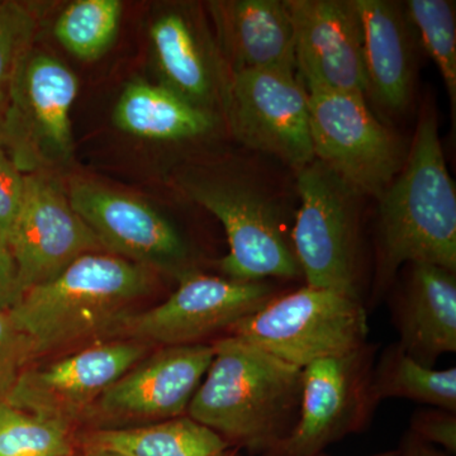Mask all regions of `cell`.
<instances>
[{
	"label": "cell",
	"instance_id": "obj_1",
	"mask_svg": "<svg viewBox=\"0 0 456 456\" xmlns=\"http://www.w3.org/2000/svg\"><path fill=\"white\" fill-rule=\"evenodd\" d=\"M188 406V416L228 445L260 456L288 436L298 419L302 369L228 335Z\"/></svg>",
	"mask_w": 456,
	"mask_h": 456
},
{
	"label": "cell",
	"instance_id": "obj_2",
	"mask_svg": "<svg viewBox=\"0 0 456 456\" xmlns=\"http://www.w3.org/2000/svg\"><path fill=\"white\" fill-rule=\"evenodd\" d=\"M378 200L377 292L404 264L455 272V185L431 110L417 125L403 167Z\"/></svg>",
	"mask_w": 456,
	"mask_h": 456
},
{
	"label": "cell",
	"instance_id": "obj_3",
	"mask_svg": "<svg viewBox=\"0 0 456 456\" xmlns=\"http://www.w3.org/2000/svg\"><path fill=\"white\" fill-rule=\"evenodd\" d=\"M155 272L110 253L83 255L46 283L20 296L11 311L37 359L89 338H107L134 303L154 288Z\"/></svg>",
	"mask_w": 456,
	"mask_h": 456
},
{
	"label": "cell",
	"instance_id": "obj_4",
	"mask_svg": "<svg viewBox=\"0 0 456 456\" xmlns=\"http://www.w3.org/2000/svg\"><path fill=\"white\" fill-rule=\"evenodd\" d=\"M241 338L281 362L305 368L368 345V317L358 298L310 287L273 298L231 327Z\"/></svg>",
	"mask_w": 456,
	"mask_h": 456
},
{
	"label": "cell",
	"instance_id": "obj_5",
	"mask_svg": "<svg viewBox=\"0 0 456 456\" xmlns=\"http://www.w3.org/2000/svg\"><path fill=\"white\" fill-rule=\"evenodd\" d=\"M292 248L307 285L359 296V193L314 159L299 169Z\"/></svg>",
	"mask_w": 456,
	"mask_h": 456
},
{
	"label": "cell",
	"instance_id": "obj_6",
	"mask_svg": "<svg viewBox=\"0 0 456 456\" xmlns=\"http://www.w3.org/2000/svg\"><path fill=\"white\" fill-rule=\"evenodd\" d=\"M314 159L356 193L379 198L398 175L403 146L378 121L364 95L307 90Z\"/></svg>",
	"mask_w": 456,
	"mask_h": 456
},
{
	"label": "cell",
	"instance_id": "obj_7",
	"mask_svg": "<svg viewBox=\"0 0 456 456\" xmlns=\"http://www.w3.org/2000/svg\"><path fill=\"white\" fill-rule=\"evenodd\" d=\"M77 90V77L56 57L28 50L20 59L0 122V145L20 170L71 158Z\"/></svg>",
	"mask_w": 456,
	"mask_h": 456
},
{
	"label": "cell",
	"instance_id": "obj_8",
	"mask_svg": "<svg viewBox=\"0 0 456 456\" xmlns=\"http://www.w3.org/2000/svg\"><path fill=\"white\" fill-rule=\"evenodd\" d=\"M274 298L265 281L189 273L167 301L123 317L108 338L142 342L149 346L203 344L204 338L255 314Z\"/></svg>",
	"mask_w": 456,
	"mask_h": 456
},
{
	"label": "cell",
	"instance_id": "obj_9",
	"mask_svg": "<svg viewBox=\"0 0 456 456\" xmlns=\"http://www.w3.org/2000/svg\"><path fill=\"white\" fill-rule=\"evenodd\" d=\"M184 191L211 212L226 231L228 254L221 260L227 278L264 281L302 274L292 245L285 240L277 207L245 180L188 178Z\"/></svg>",
	"mask_w": 456,
	"mask_h": 456
},
{
	"label": "cell",
	"instance_id": "obj_10",
	"mask_svg": "<svg viewBox=\"0 0 456 456\" xmlns=\"http://www.w3.org/2000/svg\"><path fill=\"white\" fill-rule=\"evenodd\" d=\"M373 370L374 350L369 344L303 368L298 419L287 437L260 456H318L362 431L377 406L371 395Z\"/></svg>",
	"mask_w": 456,
	"mask_h": 456
},
{
	"label": "cell",
	"instance_id": "obj_11",
	"mask_svg": "<svg viewBox=\"0 0 456 456\" xmlns=\"http://www.w3.org/2000/svg\"><path fill=\"white\" fill-rule=\"evenodd\" d=\"M222 104L231 131L246 146L298 170L314 160L307 90L296 74L228 73Z\"/></svg>",
	"mask_w": 456,
	"mask_h": 456
},
{
	"label": "cell",
	"instance_id": "obj_12",
	"mask_svg": "<svg viewBox=\"0 0 456 456\" xmlns=\"http://www.w3.org/2000/svg\"><path fill=\"white\" fill-rule=\"evenodd\" d=\"M149 350L151 346L142 342L113 338L47 364H31L18 378L7 404L74 428Z\"/></svg>",
	"mask_w": 456,
	"mask_h": 456
},
{
	"label": "cell",
	"instance_id": "obj_13",
	"mask_svg": "<svg viewBox=\"0 0 456 456\" xmlns=\"http://www.w3.org/2000/svg\"><path fill=\"white\" fill-rule=\"evenodd\" d=\"M208 344L160 347L122 375L93 404L92 428L155 424L183 416L211 365Z\"/></svg>",
	"mask_w": 456,
	"mask_h": 456
},
{
	"label": "cell",
	"instance_id": "obj_14",
	"mask_svg": "<svg viewBox=\"0 0 456 456\" xmlns=\"http://www.w3.org/2000/svg\"><path fill=\"white\" fill-rule=\"evenodd\" d=\"M69 202L106 253L178 279L189 274V248L154 207L88 180H75Z\"/></svg>",
	"mask_w": 456,
	"mask_h": 456
},
{
	"label": "cell",
	"instance_id": "obj_15",
	"mask_svg": "<svg viewBox=\"0 0 456 456\" xmlns=\"http://www.w3.org/2000/svg\"><path fill=\"white\" fill-rule=\"evenodd\" d=\"M7 245L16 265L20 296L57 277L83 255L104 250L68 196L41 174L26 175L22 206Z\"/></svg>",
	"mask_w": 456,
	"mask_h": 456
},
{
	"label": "cell",
	"instance_id": "obj_16",
	"mask_svg": "<svg viewBox=\"0 0 456 456\" xmlns=\"http://www.w3.org/2000/svg\"><path fill=\"white\" fill-rule=\"evenodd\" d=\"M296 70L305 90L367 95L362 26L356 0H285Z\"/></svg>",
	"mask_w": 456,
	"mask_h": 456
},
{
	"label": "cell",
	"instance_id": "obj_17",
	"mask_svg": "<svg viewBox=\"0 0 456 456\" xmlns=\"http://www.w3.org/2000/svg\"><path fill=\"white\" fill-rule=\"evenodd\" d=\"M209 11L230 73L296 71L293 23L285 0L212 2Z\"/></svg>",
	"mask_w": 456,
	"mask_h": 456
},
{
	"label": "cell",
	"instance_id": "obj_18",
	"mask_svg": "<svg viewBox=\"0 0 456 456\" xmlns=\"http://www.w3.org/2000/svg\"><path fill=\"white\" fill-rule=\"evenodd\" d=\"M356 5L362 18L367 94L386 112L402 113L415 89V28L399 3L356 0Z\"/></svg>",
	"mask_w": 456,
	"mask_h": 456
},
{
	"label": "cell",
	"instance_id": "obj_19",
	"mask_svg": "<svg viewBox=\"0 0 456 456\" xmlns=\"http://www.w3.org/2000/svg\"><path fill=\"white\" fill-rule=\"evenodd\" d=\"M150 40L161 86L191 106L212 113L224 102L226 79H222L211 44L187 12H165L150 27Z\"/></svg>",
	"mask_w": 456,
	"mask_h": 456
},
{
	"label": "cell",
	"instance_id": "obj_20",
	"mask_svg": "<svg viewBox=\"0 0 456 456\" xmlns=\"http://www.w3.org/2000/svg\"><path fill=\"white\" fill-rule=\"evenodd\" d=\"M398 310L399 346L425 367L456 351L455 272L434 264H411Z\"/></svg>",
	"mask_w": 456,
	"mask_h": 456
},
{
	"label": "cell",
	"instance_id": "obj_21",
	"mask_svg": "<svg viewBox=\"0 0 456 456\" xmlns=\"http://www.w3.org/2000/svg\"><path fill=\"white\" fill-rule=\"evenodd\" d=\"M117 128L150 141H184L212 130L213 114L191 106L161 84L132 82L113 110Z\"/></svg>",
	"mask_w": 456,
	"mask_h": 456
},
{
	"label": "cell",
	"instance_id": "obj_22",
	"mask_svg": "<svg viewBox=\"0 0 456 456\" xmlns=\"http://www.w3.org/2000/svg\"><path fill=\"white\" fill-rule=\"evenodd\" d=\"M77 450H110L125 456H224L231 446L189 416L121 428H89L75 436Z\"/></svg>",
	"mask_w": 456,
	"mask_h": 456
},
{
	"label": "cell",
	"instance_id": "obj_23",
	"mask_svg": "<svg viewBox=\"0 0 456 456\" xmlns=\"http://www.w3.org/2000/svg\"><path fill=\"white\" fill-rule=\"evenodd\" d=\"M371 395L375 404L386 398H406L455 413L456 369L425 367L393 345L374 367Z\"/></svg>",
	"mask_w": 456,
	"mask_h": 456
},
{
	"label": "cell",
	"instance_id": "obj_24",
	"mask_svg": "<svg viewBox=\"0 0 456 456\" xmlns=\"http://www.w3.org/2000/svg\"><path fill=\"white\" fill-rule=\"evenodd\" d=\"M121 17L122 3L118 0H77L57 18L53 33L71 55L93 61L112 46Z\"/></svg>",
	"mask_w": 456,
	"mask_h": 456
},
{
	"label": "cell",
	"instance_id": "obj_25",
	"mask_svg": "<svg viewBox=\"0 0 456 456\" xmlns=\"http://www.w3.org/2000/svg\"><path fill=\"white\" fill-rule=\"evenodd\" d=\"M75 436L70 426L0 406V456H75Z\"/></svg>",
	"mask_w": 456,
	"mask_h": 456
},
{
	"label": "cell",
	"instance_id": "obj_26",
	"mask_svg": "<svg viewBox=\"0 0 456 456\" xmlns=\"http://www.w3.org/2000/svg\"><path fill=\"white\" fill-rule=\"evenodd\" d=\"M422 46L439 68L452 108L456 103L455 3L449 0H408L403 5Z\"/></svg>",
	"mask_w": 456,
	"mask_h": 456
},
{
	"label": "cell",
	"instance_id": "obj_27",
	"mask_svg": "<svg viewBox=\"0 0 456 456\" xmlns=\"http://www.w3.org/2000/svg\"><path fill=\"white\" fill-rule=\"evenodd\" d=\"M35 28V18L23 5L0 2V110L7 103L12 80Z\"/></svg>",
	"mask_w": 456,
	"mask_h": 456
},
{
	"label": "cell",
	"instance_id": "obj_28",
	"mask_svg": "<svg viewBox=\"0 0 456 456\" xmlns=\"http://www.w3.org/2000/svg\"><path fill=\"white\" fill-rule=\"evenodd\" d=\"M37 359L29 336L8 311H0V406L7 403L18 378Z\"/></svg>",
	"mask_w": 456,
	"mask_h": 456
},
{
	"label": "cell",
	"instance_id": "obj_29",
	"mask_svg": "<svg viewBox=\"0 0 456 456\" xmlns=\"http://www.w3.org/2000/svg\"><path fill=\"white\" fill-rule=\"evenodd\" d=\"M25 183V174L0 145V237L5 244L22 206Z\"/></svg>",
	"mask_w": 456,
	"mask_h": 456
},
{
	"label": "cell",
	"instance_id": "obj_30",
	"mask_svg": "<svg viewBox=\"0 0 456 456\" xmlns=\"http://www.w3.org/2000/svg\"><path fill=\"white\" fill-rule=\"evenodd\" d=\"M411 434L430 445L440 446L450 455L456 452V416L450 411H419L411 422Z\"/></svg>",
	"mask_w": 456,
	"mask_h": 456
},
{
	"label": "cell",
	"instance_id": "obj_31",
	"mask_svg": "<svg viewBox=\"0 0 456 456\" xmlns=\"http://www.w3.org/2000/svg\"><path fill=\"white\" fill-rule=\"evenodd\" d=\"M20 298L13 257L0 237V311H11Z\"/></svg>",
	"mask_w": 456,
	"mask_h": 456
},
{
	"label": "cell",
	"instance_id": "obj_32",
	"mask_svg": "<svg viewBox=\"0 0 456 456\" xmlns=\"http://www.w3.org/2000/svg\"><path fill=\"white\" fill-rule=\"evenodd\" d=\"M399 456H452L448 452L435 448L430 444H426L419 440L415 435L408 432L404 439L402 440L398 448Z\"/></svg>",
	"mask_w": 456,
	"mask_h": 456
},
{
	"label": "cell",
	"instance_id": "obj_33",
	"mask_svg": "<svg viewBox=\"0 0 456 456\" xmlns=\"http://www.w3.org/2000/svg\"><path fill=\"white\" fill-rule=\"evenodd\" d=\"M77 456H125L118 452H110V450H77Z\"/></svg>",
	"mask_w": 456,
	"mask_h": 456
},
{
	"label": "cell",
	"instance_id": "obj_34",
	"mask_svg": "<svg viewBox=\"0 0 456 456\" xmlns=\"http://www.w3.org/2000/svg\"><path fill=\"white\" fill-rule=\"evenodd\" d=\"M318 456H326L325 454H321ZM375 456H399L398 449L389 450V452H380V454Z\"/></svg>",
	"mask_w": 456,
	"mask_h": 456
},
{
	"label": "cell",
	"instance_id": "obj_35",
	"mask_svg": "<svg viewBox=\"0 0 456 456\" xmlns=\"http://www.w3.org/2000/svg\"><path fill=\"white\" fill-rule=\"evenodd\" d=\"M224 456H235V454H233V452H227V454Z\"/></svg>",
	"mask_w": 456,
	"mask_h": 456
},
{
	"label": "cell",
	"instance_id": "obj_36",
	"mask_svg": "<svg viewBox=\"0 0 456 456\" xmlns=\"http://www.w3.org/2000/svg\"><path fill=\"white\" fill-rule=\"evenodd\" d=\"M75 456H77V455H75Z\"/></svg>",
	"mask_w": 456,
	"mask_h": 456
}]
</instances>
